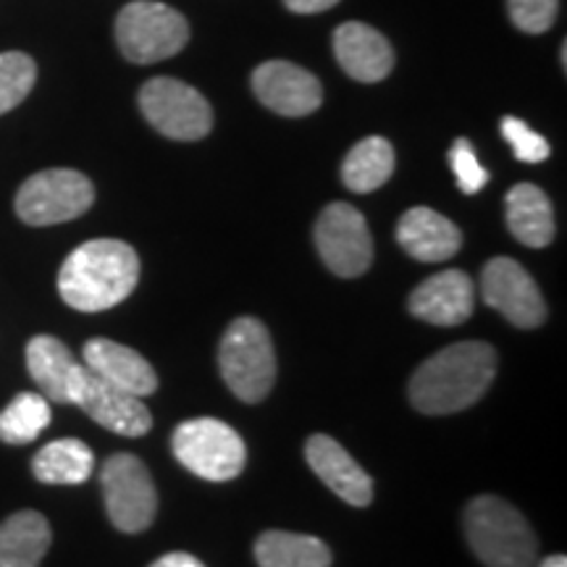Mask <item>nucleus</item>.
<instances>
[{
  "mask_svg": "<svg viewBox=\"0 0 567 567\" xmlns=\"http://www.w3.org/2000/svg\"><path fill=\"white\" fill-rule=\"evenodd\" d=\"M496 375L486 342H457L436 352L410 379V402L425 415H450L476 405Z\"/></svg>",
  "mask_w": 567,
  "mask_h": 567,
  "instance_id": "obj_1",
  "label": "nucleus"
},
{
  "mask_svg": "<svg viewBox=\"0 0 567 567\" xmlns=\"http://www.w3.org/2000/svg\"><path fill=\"white\" fill-rule=\"evenodd\" d=\"M140 281V258L122 239H92L63 260L59 274L61 300L80 313L116 308Z\"/></svg>",
  "mask_w": 567,
  "mask_h": 567,
  "instance_id": "obj_2",
  "label": "nucleus"
},
{
  "mask_svg": "<svg viewBox=\"0 0 567 567\" xmlns=\"http://www.w3.org/2000/svg\"><path fill=\"white\" fill-rule=\"evenodd\" d=\"M465 536L486 567H534L538 542L520 509L499 496H476L465 509Z\"/></svg>",
  "mask_w": 567,
  "mask_h": 567,
  "instance_id": "obj_3",
  "label": "nucleus"
},
{
  "mask_svg": "<svg viewBox=\"0 0 567 567\" xmlns=\"http://www.w3.org/2000/svg\"><path fill=\"white\" fill-rule=\"evenodd\" d=\"M224 381L243 402L266 400L276 384V352L271 334L258 318H237L229 323L218 350Z\"/></svg>",
  "mask_w": 567,
  "mask_h": 567,
  "instance_id": "obj_4",
  "label": "nucleus"
},
{
  "mask_svg": "<svg viewBox=\"0 0 567 567\" xmlns=\"http://www.w3.org/2000/svg\"><path fill=\"white\" fill-rule=\"evenodd\" d=\"M189 24L179 11L158 0H134L116 19V42L124 59L140 66L166 61L184 51Z\"/></svg>",
  "mask_w": 567,
  "mask_h": 567,
  "instance_id": "obj_5",
  "label": "nucleus"
},
{
  "mask_svg": "<svg viewBox=\"0 0 567 567\" xmlns=\"http://www.w3.org/2000/svg\"><path fill=\"white\" fill-rule=\"evenodd\" d=\"M174 457L189 473L213 484L237 478L247 463L243 436L216 417H195L182 423L172 436Z\"/></svg>",
  "mask_w": 567,
  "mask_h": 567,
  "instance_id": "obj_6",
  "label": "nucleus"
},
{
  "mask_svg": "<svg viewBox=\"0 0 567 567\" xmlns=\"http://www.w3.org/2000/svg\"><path fill=\"white\" fill-rule=\"evenodd\" d=\"M95 203V187L74 168H48L21 184L17 213L30 226H53L74 221Z\"/></svg>",
  "mask_w": 567,
  "mask_h": 567,
  "instance_id": "obj_7",
  "label": "nucleus"
},
{
  "mask_svg": "<svg viewBox=\"0 0 567 567\" xmlns=\"http://www.w3.org/2000/svg\"><path fill=\"white\" fill-rule=\"evenodd\" d=\"M105 509L111 523L124 534H142L158 513V492L145 463L126 452L105 460L101 471Z\"/></svg>",
  "mask_w": 567,
  "mask_h": 567,
  "instance_id": "obj_8",
  "label": "nucleus"
},
{
  "mask_svg": "<svg viewBox=\"0 0 567 567\" xmlns=\"http://www.w3.org/2000/svg\"><path fill=\"white\" fill-rule=\"evenodd\" d=\"M140 111L153 130L172 140H203L213 126V111L189 84L172 76H155L140 90Z\"/></svg>",
  "mask_w": 567,
  "mask_h": 567,
  "instance_id": "obj_9",
  "label": "nucleus"
},
{
  "mask_svg": "<svg viewBox=\"0 0 567 567\" xmlns=\"http://www.w3.org/2000/svg\"><path fill=\"white\" fill-rule=\"evenodd\" d=\"M316 247L323 264L342 279H354L373 264V239L363 213L347 203H331L318 216Z\"/></svg>",
  "mask_w": 567,
  "mask_h": 567,
  "instance_id": "obj_10",
  "label": "nucleus"
},
{
  "mask_svg": "<svg viewBox=\"0 0 567 567\" xmlns=\"http://www.w3.org/2000/svg\"><path fill=\"white\" fill-rule=\"evenodd\" d=\"M481 295L517 329H536L547 321V302L530 274L513 258L488 260L481 274Z\"/></svg>",
  "mask_w": 567,
  "mask_h": 567,
  "instance_id": "obj_11",
  "label": "nucleus"
},
{
  "mask_svg": "<svg viewBox=\"0 0 567 567\" xmlns=\"http://www.w3.org/2000/svg\"><path fill=\"white\" fill-rule=\"evenodd\" d=\"M252 90L266 109L292 118L308 116L323 103L321 82L289 61L260 63L252 74Z\"/></svg>",
  "mask_w": 567,
  "mask_h": 567,
  "instance_id": "obj_12",
  "label": "nucleus"
},
{
  "mask_svg": "<svg viewBox=\"0 0 567 567\" xmlns=\"http://www.w3.org/2000/svg\"><path fill=\"white\" fill-rule=\"evenodd\" d=\"M74 405L118 436H145L153 425V415L142 405V396L124 392L90 371L84 375Z\"/></svg>",
  "mask_w": 567,
  "mask_h": 567,
  "instance_id": "obj_13",
  "label": "nucleus"
},
{
  "mask_svg": "<svg viewBox=\"0 0 567 567\" xmlns=\"http://www.w3.org/2000/svg\"><path fill=\"white\" fill-rule=\"evenodd\" d=\"M410 313L436 326H460L473 316L476 289L465 271H442L417 284L408 300Z\"/></svg>",
  "mask_w": 567,
  "mask_h": 567,
  "instance_id": "obj_14",
  "label": "nucleus"
},
{
  "mask_svg": "<svg viewBox=\"0 0 567 567\" xmlns=\"http://www.w3.org/2000/svg\"><path fill=\"white\" fill-rule=\"evenodd\" d=\"M305 457L326 486L347 505L368 507L373 502V481L350 452L331 436L316 434L305 444Z\"/></svg>",
  "mask_w": 567,
  "mask_h": 567,
  "instance_id": "obj_15",
  "label": "nucleus"
},
{
  "mask_svg": "<svg viewBox=\"0 0 567 567\" xmlns=\"http://www.w3.org/2000/svg\"><path fill=\"white\" fill-rule=\"evenodd\" d=\"M27 368H30V375L40 386L42 396L48 402H59V405H74L84 375H87V368L76 363L61 339L45 334L34 337L27 344Z\"/></svg>",
  "mask_w": 567,
  "mask_h": 567,
  "instance_id": "obj_16",
  "label": "nucleus"
},
{
  "mask_svg": "<svg viewBox=\"0 0 567 567\" xmlns=\"http://www.w3.org/2000/svg\"><path fill=\"white\" fill-rule=\"evenodd\" d=\"M334 55L347 76L358 82H381L394 69V51L389 40L363 21H347L334 32Z\"/></svg>",
  "mask_w": 567,
  "mask_h": 567,
  "instance_id": "obj_17",
  "label": "nucleus"
},
{
  "mask_svg": "<svg viewBox=\"0 0 567 567\" xmlns=\"http://www.w3.org/2000/svg\"><path fill=\"white\" fill-rule=\"evenodd\" d=\"M84 368L97 379L137 396L155 394L158 389V375L153 365L137 350L111 342V339H90L84 344Z\"/></svg>",
  "mask_w": 567,
  "mask_h": 567,
  "instance_id": "obj_18",
  "label": "nucleus"
},
{
  "mask_svg": "<svg viewBox=\"0 0 567 567\" xmlns=\"http://www.w3.org/2000/svg\"><path fill=\"white\" fill-rule=\"evenodd\" d=\"M396 243L421 264H442L463 247V231L431 208H410L396 224Z\"/></svg>",
  "mask_w": 567,
  "mask_h": 567,
  "instance_id": "obj_19",
  "label": "nucleus"
},
{
  "mask_svg": "<svg viewBox=\"0 0 567 567\" xmlns=\"http://www.w3.org/2000/svg\"><path fill=\"white\" fill-rule=\"evenodd\" d=\"M507 229L526 247H547L555 239V210L536 184H515L507 193Z\"/></svg>",
  "mask_w": 567,
  "mask_h": 567,
  "instance_id": "obj_20",
  "label": "nucleus"
},
{
  "mask_svg": "<svg viewBox=\"0 0 567 567\" xmlns=\"http://www.w3.org/2000/svg\"><path fill=\"white\" fill-rule=\"evenodd\" d=\"M51 542L45 517L34 509H21L0 523V567H40Z\"/></svg>",
  "mask_w": 567,
  "mask_h": 567,
  "instance_id": "obj_21",
  "label": "nucleus"
},
{
  "mask_svg": "<svg viewBox=\"0 0 567 567\" xmlns=\"http://www.w3.org/2000/svg\"><path fill=\"white\" fill-rule=\"evenodd\" d=\"M95 455L80 439H59L45 444L32 460V473L40 484L74 486L92 476Z\"/></svg>",
  "mask_w": 567,
  "mask_h": 567,
  "instance_id": "obj_22",
  "label": "nucleus"
},
{
  "mask_svg": "<svg viewBox=\"0 0 567 567\" xmlns=\"http://www.w3.org/2000/svg\"><path fill=\"white\" fill-rule=\"evenodd\" d=\"M255 559L260 567H331V549L316 536L266 530L255 542Z\"/></svg>",
  "mask_w": 567,
  "mask_h": 567,
  "instance_id": "obj_23",
  "label": "nucleus"
},
{
  "mask_svg": "<svg viewBox=\"0 0 567 567\" xmlns=\"http://www.w3.org/2000/svg\"><path fill=\"white\" fill-rule=\"evenodd\" d=\"M394 174V147L384 137H365L347 153L342 163V182L352 193L365 195L384 187Z\"/></svg>",
  "mask_w": 567,
  "mask_h": 567,
  "instance_id": "obj_24",
  "label": "nucleus"
},
{
  "mask_svg": "<svg viewBox=\"0 0 567 567\" xmlns=\"http://www.w3.org/2000/svg\"><path fill=\"white\" fill-rule=\"evenodd\" d=\"M51 405L42 394L21 392L0 413V442L30 444L51 425Z\"/></svg>",
  "mask_w": 567,
  "mask_h": 567,
  "instance_id": "obj_25",
  "label": "nucleus"
},
{
  "mask_svg": "<svg viewBox=\"0 0 567 567\" xmlns=\"http://www.w3.org/2000/svg\"><path fill=\"white\" fill-rule=\"evenodd\" d=\"M38 80V66L27 53H0V116L17 109L30 95Z\"/></svg>",
  "mask_w": 567,
  "mask_h": 567,
  "instance_id": "obj_26",
  "label": "nucleus"
},
{
  "mask_svg": "<svg viewBox=\"0 0 567 567\" xmlns=\"http://www.w3.org/2000/svg\"><path fill=\"white\" fill-rule=\"evenodd\" d=\"M450 166L455 172L457 187L465 195H476L488 184V172L478 163L476 147L471 145V140H455V145L450 147Z\"/></svg>",
  "mask_w": 567,
  "mask_h": 567,
  "instance_id": "obj_27",
  "label": "nucleus"
},
{
  "mask_svg": "<svg viewBox=\"0 0 567 567\" xmlns=\"http://www.w3.org/2000/svg\"><path fill=\"white\" fill-rule=\"evenodd\" d=\"M502 134H505V140L509 142V147H513L515 158L523 161V163H542L549 158V142L542 137V134L530 130L526 122H520V118L515 116H505L502 118Z\"/></svg>",
  "mask_w": 567,
  "mask_h": 567,
  "instance_id": "obj_28",
  "label": "nucleus"
},
{
  "mask_svg": "<svg viewBox=\"0 0 567 567\" xmlns=\"http://www.w3.org/2000/svg\"><path fill=\"white\" fill-rule=\"evenodd\" d=\"M507 9L517 30L542 34L555 24L559 0H507Z\"/></svg>",
  "mask_w": 567,
  "mask_h": 567,
  "instance_id": "obj_29",
  "label": "nucleus"
},
{
  "mask_svg": "<svg viewBox=\"0 0 567 567\" xmlns=\"http://www.w3.org/2000/svg\"><path fill=\"white\" fill-rule=\"evenodd\" d=\"M151 567H205V565L195 555H189V551H168V555L155 559Z\"/></svg>",
  "mask_w": 567,
  "mask_h": 567,
  "instance_id": "obj_30",
  "label": "nucleus"
},
{
  "mask_svg": "<svg viewBox=\"0 0 567 567\" xmlns=\"http://www.w3.org/2000/svg\"><path fill=\"white\" fill-rule=\"evenodd\" d=\"M339 0H284L289 11L295 13H321L334 9Z\"/></svg>",
  "mask_w": 567,
  "mask_h": 567,
  "instance_id": "obj_31",
  "label": "nucleus"
},
{
  "mask_svg": "<svg viewBox=\"0 0 567 567\" xmlns=\"http://www.w3.org/2000/svg\"><path fill=\"white\" fill-rule=\"evenodd\" d=\"M538 567H567V557L565 555H551V557L544 559V563Z\"/></svg>",
  "mask_w": 567,
  "mask_h": 567,
  "instance_id": "obj_32",
  "label": "nucleus"
}]
</instances>
